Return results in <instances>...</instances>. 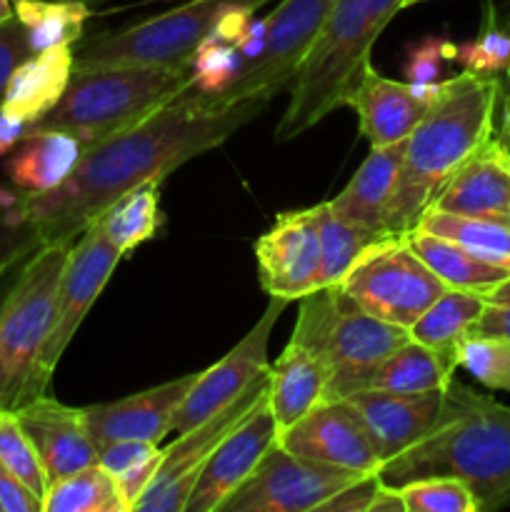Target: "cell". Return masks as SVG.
Instances as JSON below:
<instances>
[{"label": "cell", "mask_w": 510, "mask_h": 512, "mask_svg": "<svg viewBox=\"0 0 510 512\" xmlns=\"http://www.w3.org/2000/svg\"><path fill=\"white\" fill-rule=\"evenodd\" d=\"M333 3L335 0H280L268 15L253 18L240 45L235 78L215 98H200L225 108L250 98L273 100L283 93L313 48Z\"/></svg>", "instance_id": "cell-8"}, {"label": "cell", "mask_w": 510, "mask_h": 512, "mask_svg": "<svg viewBox=\"0 0 510 512\" xmlns=\"http://www.w3.org/2000/svg\"><path fill=\"white\" fill-rule=\"evenodd\" d=\"M360 475L365 473L300 458L275 440L218 512H318L330 495Z\"/></svg>", "instance_id": "cell-11"}, {"label": "cell", "mask_w": 510, "mask_h": 512, "mask_svg": "<svg viewBox=\"0 0 510 512\" xmlns=\"http://www.w3.org/2000/svg\"><path fill=\"white\" fill-rule=\"evenodd\" d=\"M330 375L333 373L323 358L293 340L285 345L275 365H270L268 393H265V403L273 413L278 433L303 418L325 398Z\"/></svg>", "instance_id": "cell-27"}, {"label": "cell", "mask_w": 510, "mask_h": 512, "mask_svg": "<svg viewBox=\"0 0 510 512\" xmlns=\"http://www.w3.org/2000/svg\"><path fill=\"white\" fill-rule=\"evenodd\" d=\"M318 233H320V280L318 288H330L345 278L355 260L365 253L380 235L365 233L355 225L345 223L330 213L325 203L318 205Z\"/></svg>", "instance_id": "cell-34"}, {"label": "cell", "mask_w": 510, "mask_h": 512, "mask_svg": "<svg viewBox=\"0 0 510 512\" xmlns=\"http://www.w3.org/2000/svg\"><path fill=\"white\" fill-rule=\"evenodd\" d=\"M368 512H405L403 495H400V488H393V485L383 483L380 480L378 490H375V498L370 503Z\"/></svg>", "instance_id": "cell-46"}, {"label": "cell", "mask_w": 510, "mask_h": 512, "mask_svg": "<svg viewBox=\"0 0 510 512\" xmlns=\"http://www.w3.org/2000/svg\"><path fill=\"white\" fill-rule=\"evenodd\" d=\"M0 465L8 468L20 483L28 485L40 500L45 498L48 478H45L43 465L15 410L8 408H0Z\"/></svg>", "instance_id": "cell-36"}, {"label": "cell", "mask_w": 510, "mask_h": 512, "mask_svg": "<svg viewBox=\"0 0 510 512\" xmlns=\"http://www.w3.org/2000/svg\"><path fill=\"white\" fill-rule=\"evenodd\" d=\"M185 88L188 70L145 65L75 68L58 105L25 130H63L88 148L145 120Z\"/></svg>", "instance_id": "cell-5"}, {"label": "cell", "mask_w": 510, "mask_h": 512, "mask_svg": "<svg viewBox=\"0 0 510 512\" xmlns=\"http://www.w3.org/2000/svg\"><path fill=\"white\" fill-rule=\"evenodd\" d=\"M500 98V75L463 70L440 80L438 98L405 138L385 233L408 235L455 170L493 138Z\"/></svg>", "instance_id": "cell-2"}, {"label": "cell", "mask_w": 510, "mask_h": 512, "mask_svg": "<svg viewBox=\"0 0 510 512\" xmlns=\"http://www.w3.org/2000/svg\"><path fill=\"white\" fill-rule=\"evenodd\" d=\"M285 305H288V300L270 298L265 313L245 333V338L235 348H230V353H225L218 363L210 365L208 370H200L193 388L185 395L183 405L175 415L173 433H185L193 425L208 420L210 415L238 400L245 390L253 388L260 378L268 375L270 333L275 330V323H278Z\"/></svg>", "instance_id": "cell-14"}, {"label": "cell", "mask_w": 510, "mask_h": 512, "mask_svg": "<svg viewBox=\"0 0 510 512\" xmlns=\"http://www.w3.org/2000/svg\"><path fill=\"white\" fill-rule=\"evenodd\" d=\"M508 75H510V70H508ZM498 110H500V125L495 128V135H498L500 143L510 150V90L508 93H503Z\"/></svg>", "instance_id": "cell-47"}, {"label": "cell", "mask_w": 510, "mask_h": 512, "mask_svg": "<svg viewBox=\"0 0 510 512\" xmlns=\"http://www.w3.org/2000/svg\"><path fill=\"white\" fill-rule=\"evenodd\" d=\"M410 248L415 250L420 260L453 290H468V293H488L495 285L510 278V270L490 265L465 250L463 245L453 243L448 238L428 233L423 228H413L405 235Z\"/></svg>", "instance_id": "cell-28"}, {"label": "cell", "mask_w": 510, "mask_h": 512, "mask_svg": "<svg viewBox=\"0 0 510 512\" xmlns=\"http://www.w3.org/2000/svg\"><path fill=\"white\" fill-rule=\"evenodd\" d=\"M338 288L365 313L410 330L448 285L415 255L405 235H393L370 245Z\"/></svg>", "instance_id": "cell-10"}, {"label": "cell", "mask_w": 510, "mask_h": 512, "mask_svg": "<svg viewBox=\"0 0 510 512\" xmlns=\"http://www.w3.org/2000/svg\"><path fill=\"white\" fill-rule=\"evenodd\" d=\"M458 365L413 338L365 368L333 375L325 398H345L350 393H425L448 388Z\"/></svg>", "instance_id": "cell-22"}, {"label": "cell", "mask_w": 510, "mask_h": 512, "mask_svg": "<svg viewBox=\"0 0 510 512\" xmlns=\"http://www.w3.org/2000/svg\"><path fill=\"white\" fill-rule=\"evenodd\" d=\"M120 258L123 253L105 238L98 223L85 228L70 243L68 260H65L63 275H60L58 298H55L53 330H50V338L38 360V375H35L38 395L48 393L60 358L83 325L88 310L93 308V303L108 285Z\"/></svg>", "instance_id": "cell-12"}, {"label": "cell", "mask_w": 510, "mask_h": 512, "mask_svg": "<svg viewBox=\"0 0 510 512\" xmlns=\"http://www.w3.org/2000/svg\"><path fill=\"white\" fill-rule=\"evenodd\" d=\"M253 250L258 260L260 285L270 298H283L293 303L318 290V205L280 213L268 233L255 240Z\"/></svg>", "instance_id": "cell-15"}, {"label": "cell", "mask_w": 510, "mask_h": 512, "mask_svg": "<svg viewBox=\"0 0 510 512\" xmlns=\"http://www.w3.org/2000/svg\"><path fill=\"white\" fill-rule=\"evenodd\" d=\"M195 378L198 373H188L143 393L83 408L85 425L95 448L100 450L115 440H145L158 445L165 435L173 433L175 415L193 388Z\"/></svg>", "instance_id": "cell-19"}, {"label": "cell", "mask_w": 510, "mask_h": 512, "mask_svg": "<svg viewBox=\"0 0 510 512\" xmlns=\"http://www.w3.org/2000/svg\"><path fill=\"white\" fill-rule=\"evenodd\" d=\"M405 140L385 148H370V155L363 160L353 178L335 198L325 200L330 213L338 215L345 223L365 230V233L393 238L385 233V215L393 200L395 183H398L400 163H403Z\"/></svg>", "instance_id": "cell-24"}, {"label": "cell", "mask_w": 510, "mask_h": 512, "mask_svg": "<svg viewBox=\"0 0 510 512\" xmlns=\"http://www.w3.org/2000/svg\"><path fill=\"white\" fill-rule=\"evenodd\" d=\"M15 415L38 453L48 485L98 463L83 408H70L45 393L15 408Z\"/></svg>", "instance_id": "cell-20"}, {"label": "cell", "mask_w": 510, "mask_h": 512, "mask_svg": "<svg viewBox=\"0 0 510 512\" xmlns=\"http://www.w3.org/2000/svg\"><path fill=\"white\" fill-rule=\"evenodd\" d=\"M160 183L163 180H148L130 193L120 195L113 205L105 208L95 223L105 233V238L115 245L123 255L135 250L138 245L148 243L158 235L163 213H160Z\"/></svg>", "instance_id": "cell-31"}, {"label": "cell", "mask_w": 510, "mask_h": 512, "mask_svg": "<svg viewBox=\"0 0 510 512\" xmlns=\"http://www.w3.org/2000/svg\"><path fill=\"white\" fill-rule=\"evenodd\" d=\"M275 440H278V425L263 398L253 413L205 460L185 512H218L220 505L248 480Z\"/></svg>", "instance_id": "cell-18"}, {"label": "cell", "mask_w": 510, "mask_h": 512, "mask_svg": "<svg viewBox=\"0 0 510 512\" xmlns=\"http://www.w3.org/2000/svg\"><path fill=\"white\" fill-rule=\"evenodd\" d=\"M25 128H28V125H25L23 120L13 118V115H8L3 108H0V158L8 155L10 150L23 140Z\"/></svg>", "instance_id": "cell-45"}, {"label": "cell", "mask_w": 510, "mask_h": 512, "mask_svg": "<svg viewBox=\"0 0 510 512\" xmlns=\"http://www.w3.org/2000/svg\"><path fill=\"white\" fill-rule=\"evenodd\" d=\"M15 15L13 10V0H0V25L5 23V20H10Z\"/></svg>", "instance_id": "cell-49"}, {"label": "cell", "mask_w": 510, "mask_h": 512, "mask_svg": "<svg viewBox=\"0 0 510 512\" xmlns=\"http://www.w3.org/2000/svg\"><path fill=\"white\" fill-rule=\"evenodd\" d=\"M403 5L405 0H335L290 83L288 108L275 125L278 143L295 140L335 108L348 105L370 65L373 43Z\"/></svg>", "instance_id": "cell-4"}, {"label": "cell", "mask_w": 510, "mask_h": 512, "mask_svg": "<svg viewBox=\"0 0 510 512\" xmlns=\"http://www.w3.org/2000/svg\"><path fill=\"white\" fill-rule=\"evenodd\" d=\"M418 3H425V0H405L403 8H410V5H418Z\"/></svg>", "instance_id": "cell-51"}, {"label": "cell", "mask_w": 510, "mask_h": 512, "mask_svg": "<svg viewBox=\"0 0 510 512\" xmlns=\"http://www.w3.org/2000/svg\"><path fill=\"white\" fill-rule=\"evenodd\" d=\"M43 512H128L115 480L98 463L48 485Z\"/></svg>", "instance_id": "cell-33"}, {"label": "cell", "mask_w": 510, "mask_h": 512, "mask_svg": "<svg viewBox=\"0 0 510 512\" xmlns=\"http://www.w3.org/2000/svg\"><path fill=\"white\" fill-rule=\"evenodd\" d=\"M28 43H25V30L20 25V20L10 18L0 25V100H3L5 83H8L10 73L15 70V65L23 58H28Z\"/></svg>", "instance_id": "cell-43"}, {"label": "cell", "mask_w": 510, "mask_h": 512, "mask_svg": "<svg viewBox=\"0 0 510 512\" xmlns=\"http://www.w3.org/2000/svg\"><path fill=\"white\" fill-rule=\"evenodd\" d=\"M430 475L468 483L480 512L505 508L510 503L508 405L450 380L435 428L378 470V478L393 488Z\"/></svg>", "instance_id": "cell-3"}, {"label": "cell", "mask_w": 510, "mask_h": 512, "mask_svg": "<svg viewBox=\"0 0 510 512\" xmlns=\"http://www.w3.org/2000/svg\"><path fill=\"white\" fill-rule=\"evenodd\" d=\"M270 0H183L173 10L145 18L123 30H105L73 45L75 68L145 65L188 70L198 45L238 8L260 10Z\"/></svg>", "instance_id": "cell-7"}, {"label": "cell", "mask_w": 510, "mask_h": 512, "mask_svg": "<svg viewBox=\"0 0 510 512\" xmlns=\"http://www.w3.org/2000/svg\"><path fill=\"white\" fill-rule=\"evenodd\" d=\"M505 393H510V343H508V370H505Z\"/></svg>", "instance_id": "cell-50"}, {"label": "cell", "mask_w": 510, "mask_h": 512, "mask_svg": "<svg viewBox=\"0 0 510 512\" xmlns=\"http://www.w3.org/2000/svg\"><path fill=\"white\" fill-rule=\"evenodd\" d=\"M83 150V143L63 130H25L3 170L20 195H40L68 180Z\"/></svg>", "instance_id": "cell-26"}, {"label": "cell", "mask_w": 510, "mask_h": 512, "mask_svg": "<svg viewBox=\"0 0 510 512\" xmlns=\"http://www.w3.org/2000/svg\"><path fill=\"white\" fill-rule=\"evenodd\" d=\"M13 10L25 30L28 53L75 45L90 18L85 0H13Z\"/></svg>", "instance_id": "cell-30"}, {"label": "cell", "mask_w": 510, "mask_h": 512, "mask_svg": "<svg viewBox=\"0 0 510 512\" xmlns=\"http://www.w3.org/2000/svg\"><path fill=\"white\" fill-rule=\"evenodd\" d=\"M378 485V473L360 475L353 483H348L345 488H340L338 493L330 495V498L320 505L318 512H368Z\"/></svg>", "instance_id": "cell-42"}, {"label": "cell", "mask_w": 510, "mask_h": 512, "mask_svg": "<svg viewBox=\"0 0 510 512\" xmlns=\"http://www.w3.org/2000/svg\"><path fill=\"white\" fill-rule=\"evenodd\" d=\"M265 393H268V375L260 378L253 388L245 390L238 400L210 415L208 420L193 425L185 433H178V440L163 450L158 473L150 480L148 490L140 495L133 512H185L205 460L253 413Z\"/></svg>", "instance_id": "cell-13"}, {"label": "cell", "mask_w": 510, "mask_h": 512, "mask_svg": "<svg viewBox=\"0 0 510 512\" xmlns=\"http://www.w3.org/2000/svg\"><path fill=\"white\" fill-rule=\"evenodd\" d=\"M290 340L323 358L333 375H345L393 353L408 343L410 335L405 328L365 313L338 285H330L300 298Z\"/></svg>", "instance_id": "cell-9"}, {"label": "cell", "mask_w": 510, "mask_h": 512, "mask_svg": "<svg viewBox=\"0 0 510 512\" xmlns=\"http://www.w3.org/2000/svg\"><path fill=\"white\" fill-rule=\"evenodd\" d=\"M343 400L358 413L383 465L435 428L445 408V388L425 393H350Z\"/></svg>", "instance_id": "cell-21"}, {"label": "cell", "mask_w": 510, "mask_h": 512, "mask_svg": "<svg viewBox=\"0 0 510 512\" xmlns=\"http://www.w3.org/2000/svg\"><path fill=\"white\" fill-rule=\"evenodd\" d=\"M470 335L510 343V278H505L503 283L485 293L483 313L475 320Z\"/></svg>", "instance_id": "cell-39"}, {"label": "cell", "mask_w": 510, "mask_h": 512, "mask_svg": "<svg viewBox=\"0 0 510 512\" xmlns=\"http://www.w3.org/2000/svg\"><path fill=\"white\" fill-rule=\"evenodd\" d=\"M458 368L468 370L488 390H503L505 370H508V343L470 335L458 350Z\"/></svg>", "instance_id": "cell-38"}, {"label": "cell", "mask_w": 510, "mask_h": 512, "mask_svg": "<svg viewBox=\"0 0 510 512\" xmlns=\"http://www.w3.org/2000/svg\"><path fill=\"white\" fill-rule=\"evenodd\" d=\"M495 13H498L500 25H505V28L510 30V0H505V3L500 5V8H495Z\"/></svg>", "instance_id": "cell-48"}, {"label": "cell", "mask_w": 510, "mask_h": 512, "mask_svg": "<svg viewBox=\"0 0 510 512\" xmlns=\"http://www.w3.org/2000/svg\"><path fill=\"white\" fill-rule=\"evenodd\" d=\"M415 228H423L428 233L448 238L453 243L463 245L480 260L498 268L510 270V225L500 220L470 218V215L445 213V210H425L423 218Z\"/></svg>", "instance_id": "cell-32"}, {"label": "cell", "mask_w": 510, "mask_h": 512, "mask_svg": "<svg viewBox=\"0 0 510 512\" xmlns=\"http://www.w3.org/2000/svg\"><path fill=\"white\" fill-rule=\"evenodd\" d=\"M288 453L318 460L353 473H378L380 458L353 405L343 398H323L315 408L278 433Z\"/></svg>", "instance_id": "cell-16"}, {"label": "cell", "mask_w": 510, "mask_h": 512, "mask_svg": "<svg viewBox=\"0 0 510 512\" xmlns=\"http://www.w3.org/2000/svg\"><path fill=\"white\" fill-rule=\"evenodd\" d=\"M485 295L448 288L413 325L408 335L415 343L435 350L458 365V350L470 338L475 320L483 313Z\"/></svg>", "instance_id": "cell-29"}, {"label": "cell", "mask_w": 510, "mask_h": 512, "mask_svg": "<svg viewBox=\"0 0 510 512\" xmlns=\"http://www.w3.org/2000/svg\"><path fill=\"white\" fill-rule=\"evenodd\" d=\"M68 250L70 243L38 245L0 303V408L38 398V360L53 330Z\"/></svg>", "instance_id": "cell-6"}, {"label": "cell", "mask_w": 510, "mask_h": 512, "mask_svg": "<svg viewBox=\"0 0 510 512\" xmlns=\"http://www.w3.org/2000/svg\"><path fill=\"white\" fill-rule=\"evenodd\" d=\"M453 45L438 38H425L415 45L405 60V73L410 83H438L443 60L450 58Z\"/></svg>", "instance_id": "cell-41"}, {"label": "cell", "mask_w": 510, "mask_h": 512, "mask_svg": "<svg viewBox=\"0 0 510 512\" xmlns=\"http://www.w3.org/2000/svg\"><path fill=\"white\" fill-rule=\"evenodd\" d=\"M440 93L438 83H403L390 80L373 68H365L363 78L350 93L348 105L358 115L360 135L370 148H385L408 138L423 120Z\"/></svg>", "instance_id": "cell-17"}, {"label": "cell", "mask_w": 510, "mask_h": 512, "mask_svg": "<svg viewBox=\"0 0 510 512\" xmlns=\"http://www.w3.org/2000/svg\"><path fill=\"white\" fill-rule=\"evenodd\" d=\"M405 512H480L468 483L450 475L410 480L400 485Z\"/></svg>", "instance_id": "cell-37"}, {"label": "cell", "mask_w": 510, "mask_h": 512, "mask_svg": "<svg viewBox=\"0 0 510 512\" xmlns=\"http://www.w3.org/2000/svg\"><path fill=\"white\" fill-rule=\"evenodd\" d=\"M268 103L265 98H250L218 108L185 88L140 123L88 145L58 188L20 195L15 218L30 230L35 248L73 243L120 195L148 180H165L188 160L220 148L258 118Z\"/></svg>", "instance_id": "cell-1"}, {"label": "cell", "mask_w": 510, "mask_h": 512, "mask_svg": "<svg viewBox=\"0 0 510 512\" xmlns=\"http://www.w3.org/2000/svg\"><path fill=\"white\" fill-rule=\"evenodd\" d=\"M158 453L160 448L155 443H145V440H115V443L103 445L98 450V465L110 478H120V475L130 473L138 465L148 463Z\"/></svg>", "instance_id": "cell-40"}, {"label": "cell", "mask_w": 510, "mask_h": 512, "mask_svg": "<svg viewBox=\"0 0 510 512\" xmlns=\"http://www.w3.org/2000/svg\"><path fill=\"white\" fill-rule=\"evenodd\" d=\"M450 58L458 60L463 70L483 75H503L510 70V30L500 25L495 5L488 3L478 38L465 45H453Z\"/></svg>", "instance_id": "cell-35"}, {"label": "cell", "mask_w": 510, "mask_h": 512, "mask_svg": "<svg viewBox=\"0 0 510 512\" xmlns=\"http://www.w3.org/2000/svg\"><path fill=\"white\" fill-rule=\"evenodd\" d=\"M0 512H43V500L0 465Z\"/></svg>", "instance_id": "cell-44"}, {"label": "cell", "mask_w": 510, "mask_h": 512, "mask_svg": "<svg viewBox=\"0 0 510 512\" xmlns=\"http://www.w3.org/2000/svg\"><path fill=\"white\" fill-rule=\"evenodd\" d=\"M430 208L510 225V150L498 135L455 170Z\"/></svg>", "instance_id": "cell-23"}, {"label": "cell", "mask_w": 510, "mask_h": 512, "mask_svg": "<svg viewBox=\"0 0 510 512\" xmlns=\"http://www.w3.org/2000/svg\"><path fill=\"white\" fill-rule=\"evenodd\" d=\"M75 70L73 45L30 53L20 60L5 83L0 108L25 125L38 123L58 105Z\"/></svg>", "instance_id": "cell-25"}]
</instances>
